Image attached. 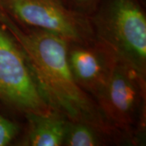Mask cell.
<instances>
[{
	"mask_svg": "<svg viewBox=\"0 0 146 146\" xmlns=\"http://www.w3.org/2000/svg\"><path fill=\"white\" fill-rule=\"evenodd\" d=\"M67 59L76 83L97 102L113 72L115 53L97 39L89 43L68 42Z\"/></svg>",
	"mask_w": 146,
	"mask_h": 146,
	"instance_id": "6",
	"label": "cell"
},
{
	"mask_svg": "<svg viewBox=\"0 0 146 146\" xmlns=\"http://www.w3.org/2000/svg\"><path fill=\"white\" fill-rule=\"evenodd\" d=\"M0 104L17 114L50 115L24 49L0 21Z\"/></svg>",
	"mask_w": 146,
	"mask_h": 146,
	"instance_id": "4",
	"label": "cell"
},
{
	"mask_svg": "<svg viewBox=\"0 0 146 146\" xmlns=\"http://www.w3.org/2000/svg\"><path fill=\"white\" fill-rule=\"evenodd\" d=\"M68 119L58 112L27 113L16 146H63Z\"/></svg>",
	"mask_w": 146,
	"mask_h": 146,
	"instance_id": "7",
	"label": "cell"
},
{
	"mask_svg": "<svg viewBox=\"0 0 146 146\" xmlns=\"http://www.w3.org/2000/svg\"><path fill=\"white\" fill-rule=\"evenodd\" d=\"M0 21L24 49L42 94L54 111L69 121L115 130L95 100L76 83L67 59L68 42L47 32L19 25L1 8Z\"/></svg>",
	"mask_w": 146,
	"mask_h": 146,
	"instance_id": "1",
	"label": "cell"
},
{
	"mask_svg": "<svg viewBox=\"0 0 146 146\" xmlns=\"http://www.w3.org/2000/svg\"><path fill=\"white\" fill-rule=\"evenodd\" d=\"M0 8L16 23L59 36L68 42L96 41L89 16L60 0H0Z\"/></svg>",
	"mask_w": 146,
	"mask_h": 146,
	"instance_id": "5",
	"label": "cell"
},
{
	"mask_svg": "<svg viewBox=\"0 0 146 146\" xmlns=\"http://www.w3.org/2000/svg\"><path fill=\"white\" fill-rule=\"evenodd\" d=\"M67 7L86 16L94 13L100 0H60Z\"/></svg>",
	"mask_w": 146,
	"mask_h": 146,
	"instance_id": "10",
	"label": "cell"
},
{
	"mask_svg": "<svg viewBox=\"0 0 146 146\" xmlns=\"http://www.w3.org/2000/svg\"><path fill=\"white\" fill-rule=\"evenodd\" d=\"M24 126V115L0 104V146H16Z\"/></svg>",
	"mask_w": 146,
	"mask_h": 146,
	"instance_id": "9",
	"label": "cell"
},
{
	"mask_svg": "<svg viewBox=\"0 0 146 146\" xmlns=\"http://www.w3.org/2000/svg\"><path fill=\"white\" fill-rule=\"evenodd\" d=\"M130 145L119 131L86 122H67L63 146Z\"/></svg>",
	"mask_w": 146,
	"mask_h": 146,
	"instance_id": "8",
	"label": "cell"
},
{
	"mask_svg": "<svg viewBox=\"0 0 146 146\" xmlns=\"http://www.w3.org/2000/svg\"><path fill=\"white\" fill-rule=\"evenodd\" d=\"M89 18L96 39L146 76V12L142 0H100Z\"/></svg>",
	"mask_w": 146,
	"mask_h": 146,
	"instance_id": "2",
	"label": "cell"
},
{
	"mask_svg": "<svg viewBox=\"0 0 146 146\" xmlns=\"http://www.w3.org/2000/svg\"><path fill=\"white\" fill-rule=\"evenodd\" d=\"M97 103L110 125L131 146L145 145L146 76L117 58L104 93Z\"/></svg>",
	"mask_w": 146,
	"mask_h": 146,
	"instance_id": "3",
	"label": "cell"
}]
</instances>
